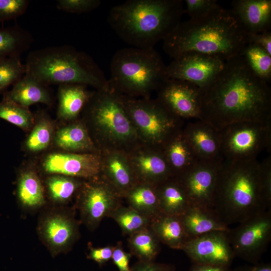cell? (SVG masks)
<instances>
[{
  "label": "cell",
  "mask_w": 271,
  "mask_h": 271,
  "mask_svg": "<svg viewBox=\"0 0 271 271\" xmlns=\"http://www.w3.org/2000/svg\"><path fill=\"white\" fill-rule=\"evenodd\" d=\"M200 119L219 131L231 124L271 120V89L239 55L200 88Z\"/></svg>",
  "instance_id": "6da1fadb"
},
{
  "label": "cell",
  "mask_w": 271,
  "mask_h": 271,
  "mask_svg": "<svg viewBox=\"0 0 271 271\" xmlns=\"http://www.w3.org/2000/svg\"><path fill=\"white\" fill-rule=\"evenodd\" d=\"M249 43L248 33L231 9L220 6L204 17L181 22L163 41L173 59L195 52L226 61L241 54Z\"/></svg>",
  "instance_id": "7a4b0ae2"
},
{
  "label": "cell",
  "mask_w": 271,
  "mask_h": 271,
  "mask_svg": "<svg viewBox=\"0 0 271 271\" xmlns=\"http://www.w3.org/2000/svg\"><path fill=\"white\" fill-rule=\"evenodd\" d=\"M183 14L181 0H128L110 9L107 22L132 47L154 48L181 22Z\"/></svg>",
  "instance_id": "3957f363"
},
{
  "label": "cell",
  "mask_w": 271,
  "mask_h": 271,
  "mask_svg": "<svg viewBox=\"0 0 271 271\" xmlns=\"http://www.w3.org/2000/svg\"><path fill=\"white\" fill-rule=\"evenodd\" d=\"M213 210L227 226L239 224L269 210L263 196L261 162L257 159L222 161L218 173Z\"/></svg>",
  "instance_id": "277c9868"
},
{
  "label": "cell",
  "mask_w": 271,
  "mask_h": 271,
  "mask_svg": "<svg viewBox=\"0 0 271 271\" xmlns=\"http://www.w3.org/2000/svg\"><path fill=\"white\" fill-rule=\"evenodd\" d=\"M26 74L45 85L79 84L97 90L109 86L108 80L87 53L69 45L49 46L28 54Z\"/></svg>",
  "instance_id": "5b68a950"
},
{
  "label": "cell",
  "mask_w": 271,
  "mask_h": 271,
  "mask_svg": "<svg viewBox=\"0 0 271 271\" xmlns=\"http://www.w3.org/2000/svg\"><path fill=\"white\" fill-rule=\"evenodd\" d=\"M166 67L154 48H122L112 57L109 85L118 93L146 95L169 79Z\"/></svg>",
  "instance_id": "8992f818"
},
{
  "label": "cell",
  "mask_w": 271,
  "mask_h": 271,
  "mask_svg": "<svg viewBox=\"0 0 271 271\" xmlns=\"http://www.w3.org/2000/svg\"><path fill=\"white\" fill-rule=\"evenodd\" d=\"M118 94L131 122L141 135L157 148L161 149L170 137L182 128L183 120L172 113L158 99L136 100Z\"/></svg>",
  "instance_id": "52a82bcc"
},
{
  "label": "cell",
  "mask_w": 271,
  "mask_h": 271,
  "mask_svg": "<svg viewBox=\"0 0 271 271\" xmlns=\"http://www.w3.org/2000/svg\"><path fill=\"white\" fill-rule=\"evenodd\" d=\"M223 161L236 162L257 159L270 150L271 120L236 122L219 130Z\"/></svg>",
  "instance_id": "ba28073f"
},
{
  "label": "cell",
  "mask_w": 271,
  "mask_h": 271,
  "mask_svg": "<svg viewBox=\"0 0 271 271\" xmlns=\"http://www.w3.org/2000/svg\"><path fill=\"white\" fill-rule=\"evenodd\" d=\"M84 108L86 115L107 139L123 143L134 137V128L119 94L109 85L93 92Z\"/></svg>",
  "instance_id": "9c48e42d"
},
{
  "label": "cell",
  "mask_w": 271,
  "mask_h": 271,
  "mask_svg": "<svg viewBox=\"0 0 271 271\" xmlns=\"http://www.w3.org/2000/svg\"><path fill=\"white\" fill-rule=\"evenodd\" d=\"M227 231L235 257L259 262L271 240V209L259 213Z\"/></svg>",
  "instance_id": "30bf717a"
},
{
  "label": "cell",
  "mask_w": 271,
  "mask_h": 271,
  "mask_svg": "<svg viewBox=\"0 0 271 271\" xmlns=\"http://www.w3.org/2000/svg\"><path fill=\"white\" fill-rule=\"evenodd\" d=\"M81 186L78 200L82 222L91 230H94L101 221L121 205L122 197L106 180L97 178Z\"/></svg>",
  "instance_id": "8fae6325"
},
{
  "label": "cell",
  "mask_w": 271,
  "mask_h": 271,
  "mask_svg": "<svg viewBox=\"0 0 271 271\" xmlns=\"http://www.w3.org/2000/svg\"><path fill=\"white\" fill-rule=\"evenodd\" d=\"M225 61L214 55L188 53L173 59L167 65V74L169 78L187 81L202 88L222 71Z\"/></svg>",
  "instance_id": "7c38bea8"
},
{
  "label": "cell",
  "mask_w": 271,
  "mask_h": 271,
  "mask_svg": "<svg viewBox=\"0 0 271 271\" xmlns=\"http://www.w3.org/2000/svg\"><path fill=\"white\" fill-rule=\"evenodd\" d=\"M221 162L199 161L189 170L175 178L185 191L191 206L213 209Z\"/></svg>",
  "instance_id": "4fadbf2b"
},
{
  "label": "cell",
  "mask_w": 271,
  "mask_h": 271,
  "mask_svg": "<svg viewBox=\"0 0 271 271\" xmlns=\"http://www.w3.org/2000/svg\"><path fill=\"white\" fill-rule=\"evenodd\" d=\"M79 225L66 212L51 211L38 224L39 234L53 256L69 251L79 237Z\"/></svg>",
  "instance_id": "5bb4252c"
},
{
  "label": "cell",
  "mask_w": 271,
  "mask_h": 271,
  "mask_svg": "<svg viewBox=\"0 0 271 271\" xmlns=\"http://www.w3.org/2000/svg\"><path fill=\"white\" fill-rule=\"evenodd\" d=\"M181 250L192 263L230 267L235 257L227 231H213L189 239Z\"/></svg>",
  "instance_id": "9a60e30c"
},
{
  "label": "cell",
  "mask_w": 271,
  "mask_h": 271,
  "mask_svg": "<svg viewBox=\"0 0 271 271\" xmlns=\"http://www.w3.org/2000/svg\"><path fill=\"white\" fill-rule=\"evenodd\" d=\"M157 99L169 111L184 119H200V88L187 81L169 78L158 90Z\"/></svg>",
  "instance_id": "2e32d148"
},
{
  "label": "cell",
  "mask_w": 271,
  "mask_h": 271,
  "mask_svg": "<svg viewBox=\"0 0 271 271\" xmlns=\"http://www.w3.org/2000/svg\"><path fill=\"white\" fill-rule=\"evenodd\" d=\"M42 167L50 175L93 179L98 177L102 167L99 157L94 154L53 152L44 158Z\"/></svg>",
  "instance_id": "e0dca14e"
},
{
  "label": "cell",
  "mask_w": 271,
  "mask_h": 271,
  "mask_svg": "<svg viewBox=\"0 0 271 271\" xmlns=\"http://www.w3.org/2000/svg\"><path fill=\"white\" fill-rule=\"evenodd\" d=\"M182 130L200 161H223L219 131L210 124L200 119H193Z\"/></svg>",
  "instance_id": "ac0fdd59"
},
{
  "label": "cell",
  "mask_w": 271,
  "mask_h": 271,
  "mask_svg": "<svg viewBox=\"0 0 271 271\" xmlns=\"http://www.w3.org/2000/svg\"><path fill=\"white\" fill-rule=\"evenodd\" d=\"M231 10L247 33L270 31V0H234Z\"/></svg>",
  "instance_id": "d6986e66"
},
{
  "label": "cell",
  "mask_w": 271,
  "mask_h": 271,
  "mask_svg": "<svg viewBox=\"0 0 271 271\" xmlns=\"http://www.w3.org/2000/svg\"><path fill=\"white\" fill-rule=\"evenodd\" d=\"M182 128L170 137L161 148L175 178L181 176L200 161Z\"/></svg>",
  "instance_id": "ffe728a7"
},
{
  "label": "cell",
  "mask_w": 271,
  "mask_h": 271,
  "mask_svg": "<svg viewBox=\"0 0 271 271\" xmlns=\"http://www.w3.org/2000/svg\"><path fill=\"white\" fill-rule=\"evenodd\" d=\"M3 95V98L28 108L38 103L48 106L53 103L49 86L26 74L13 85L10 91Z\"/></svg>",
  "instance_id": "44dd1931"
},
{
  "label": "cell",
  "mask_w": 271,
  "mask_h": 271,
  "mask_svg": "<svg viewBox=\"0 0 271 271\" xmlns=\"http://www.w3.org/2000/svg\"><path fill=\"white\" fill-rule=\"evenodd\" d=\"M134 174L140 182L155 185L171 177L172 174L161 149L138 155L134 159Z\"/></svg>",
  "instance_id": "7402d4cb"
},
{
  "label": "cell",
  "mask_w": 271,
  "mask_h": 271,
  "mask_svg": "<svg viewBox=\"0 0 271 271\" xmlns=\"http://www.w3.org/2000/svg\"><path fill=\"white\" fill-rule=\"evenodd\" d=\"M180 218L189 239L213 231H227L229 229L213 209L191 206Z\"/></svg>",
  "instance_id": "603a6c76"
},
{
  "label": "cell",
  "mask_w": 271,
  "mask_h": 271,
  "mask_svg": "<svg viewBox=\"0 0 271 271\" xmlns=\"http://www.w3.org/2000/svg\"><path fill=\"white\" fill-rule=\"evenodd\" d=\"M86 86L79 84L59 85L57 116L60 119L70 121L77 117L93 93Z\"/></svg>",
  "instance_id": "cb8c5ba5"
},
{
  "label": "cell",
  "mask_w": 271,
  "mask_h": 271,
  "mask_svg": "<svg viewBox=\"0 0 271 271\" xmlns=\"http://www.w3.org/2000/svg\"><path fill=\"white\" fill-rule=\"evenodd\" d=\"M149 227L161 243L173 249L181 250L189 239L180 216L160 213L152 219Z\"/></svg>",
  "instance_id": "d4e9b609"
},
{
  "label": "cell",
  "mask_w": 271,
  "mask_h": 271,
  "mask_svg": "<svg viewBox=\"0 0 271 271\" xmlns=\"http://www.w3.org/2000/svg\"><path fill=\"white\" fill-rule=\"evenodd\" d=\"M161 213L180 216L191 206L183 187L174 177L156 185Z\"/></svg>",
  "instance_id": "484cf974"
},
{
  "label": "cell",
  "mask_w": 271,
  "mask_h": 271,
  "mask_svg": "<svg viewBox=\"0 0 271 271\" xmlns=\"http://www.w3.org/2000/svg\"><path fill=\"white\" fill-rule=\"evenodd\" d=\"M106 179L122 196L139 182L126 160L118 154L109 156L104 165Z\"/></svg>",
  "instance_id": "4316f807"
},
{
  "label": "cell",
  "mask_w": 271,
  "mask_h": 271,
  "mask_svg": "<svg viewBox=\"0 0 271 271\" xmlns=\"http://www.w3.org/2000/svg\"><path fill=\"white\" fill-rule=\"evenodd\" d=\"M124 197L128 206L152 219L161 213L155 185L139 182Z\"/></svg>",
  "instance_id": "83f0119b"
},
{
  "label": "cell",
  "mask_w": 271,
  "mask_h": 271,
  "mask_svg": "<svg viewBox=\"0 0 271 271\" xmlns=\"http://www.w3.org/2000/svg\"><path fill=\"white\" fill-rule=\"evenodd\" d=\"M53 142L58 148L69 153L94 149L86 128L80 123L70 124L58 129L55 131Z\"/></svg>",
  "instance_id": "f1b7e54d"
},
{
  "label": "cell",
  "mask_w": 271,
  "mask_h": 271,
  "mask_svg": "<svg viewBox=\"0 0 271 271\" xmlns=\"http://www.w3.org/2000/svg\"><path fill=\"white\" fill-rule=\"evenodd\" d=\"M17 196L22 205L36 208L45 203L44 188L37 173L30 169L21 172L17 182Z\"/></svg>",
  "instance_id": "f546056e"
},
{
  "label": "cell",
  "mask_w": 271,
  "mask_h": 271,
  "mask_svg": "<svg viewBox=\"0 0 271 271\" xmlns=\"http://www.w3.org/2000/svg\"><path fill=\"white\" fill-rule=\"evenodd\" d=\"M33 41L31 34L18 25L1 28L0 58L20 57L29 49Z\"/></svg>",
  "instance_id": "4dcf8cb0"
},
{
  "label": "cell",
  "mask_w": 271,
  "mask_h": 271,
  "mask_svg": "<svg viewBox=\"0 0 271 271\" xmlns=\"http://www.w3.org/2000/svg\"><path fill=\"white\" fill-rule=\"evenodd\" d=\"M130 253L139 260L155 261L161 251V242L150 227L128 236Z\"/></svg>",
  "instance_id": "1f68e13d"
},
{
  "label": "cell",
  "mask_w": 271,
  "mask_h": 271,
  "mask_svg": "<svg viewBox=\"0 0 271 271\" xmlns=\"http://www.w3.org/2000/svg\"><path fill=\"white\" fill-rule=\"evenodd\" d=\"M54 133L53 121L45 112L40 111L35 117V123L25 141V147L31 153L42 152L52 143Z\"/></svg>",
  "instance_id": "d6a6232c"
},
{
  "label": "cell",
  "mask_w": 271,
  "mask_h": 271,
  "mask_svg": "<svg viewBox=\"0 0 271 271\" xmlns=\"http://www.w3.org/2000/svg\"><path fill=\"white\" fill-rule=\"evenodd\" d=\"M77 179L59 174L48 177L46 185L51 200L58 203L69 201L82 185Z\"/></svg>",
  "instance_id": "836d02e7"
},
{
  "label": "cell",
  "mask_w": 271,
  "mask_h": 271,
  "mask_svg": "<svg viewBox=\"0 0 271 271\" xmlns=\"http://www.w3.org/2000/svg\"><path fill=\"white\" fill-rule=\"evenodd\" d=\"M120 227L123 235L129 236L150 226L152 219L134 209L122 205L109 215Z\"/></svg>",
  "instance_id": "e575fe53"
},
{
  "label": "cell",
  "mask_w": 271,
  "mask_h": 271,
  "mask_svg": "<svg viewBox=\"0 0 271 271\" xmlns=\"http://www.w3.org/2000/svg\"><path fill=\"white\" fill-rule=\"evenodd\" d=\"M240 55L255 75L268 84L270 82L271 55L252 43H248Z\"/></svg>",
  "instance_id": "d590c367"
},
{
  "label": "cell",
  "mask_w": 271,
  "mask_h": 271,
  "mask_svg": "<svg viewBox=\"0 0 271 271\" xmlns=\"http://www.w3.org/2000/svg\"><path fill=\"white\" fill-rule=\"evenodd\" d=\"M0 118L25 131L30 130L35 121V115L28 107L5 98L0 102Z\"/></svg>",
  "instance_id": "8d00e7d4"
},
{
  "label": "cell",
  "mask_w": 271,
  "mask_h": 271,
  "mask_svg": "<svg viewBox=\"0 0 271 271\" xmlns=\"http://www.w3.org/2000/svg\"><path fill=\"white\" fill-rule=\"evenodd\" d=\"M26 72L25 64L20 57L0 58V93H6L8 87L22 78Z\"/></svg>",
  "instance_id": "74e56055"
},
{
  "label": "cell",
  "mask_w": 271,
  "mask_h": 271,
  "mask_svg": "<svg viewBox=\"0 0 271 271\" xmlns=\"http://www.w3.org/2000/svg\"><path fill=\"white\" fill-rule=\"evenodd\" d=\"M184 3L186 4L184 13L191 19L206 16L221 6L216 0H185Z\"/></svg>",
  "instance_id": "f35d334b"
},
{
  "label": "cell",
  "mask_w": 271,
  "mask_h": 271,
  "mask_svg": "<svg viewBox=\"0 0 271 271\" xmlns=\"http://www.w3.org/2000/svg\"><path fill=\"white\" fill-rule=\"evenodd\" d=\"M29 3L28 0H0V22L14 20L22 16Z\"/></svg>",
  "instance_id": "ab89813d"
},
{
  "label": "cell",
  "mask_w": 271,
  "mask_h": 271,
  "mask_svg": "<svg viewBox=\"0 0 271 271\" xmlns=\"http://www.w3.org/2000/svg\"><path fill=\"white\" fill-rule=\"evenodd\" d=\"M100 4L99 0H58L56 7L66 12L81 14L92 11Z\"/></svg>",
  "instance_id": "60d3db41"
},
{
  "label": "cell",
  "mask_w": 271,
  "mask_h": 271,
  "mask_svg": "<svg viewBox=\"0 0 271 271\" xmlns=\"http://www.w3.org/2000/svg\"><path fill=\"white\" fill-rule=\"evenodd\" d=\"M262 167V189L264 202L268 209L271 208V157L261 162Z\"/></svg>",
  "instance_id": "b9f144b4"
},
{
  "label": "cell",
  "mask_w": 271,
  "mask_h": 271,
  "mask_svg": "<svg viewBox=\"0 0 271 271\" xmlns=\"http://www.w3.org/2000/svg\"><path fill=\"white\" fill-rule=\"evenodd\" d=\"M132 255L125 251L121 242H118L114 247L111 259L119 271H131L129 261Z\"/></svg>",
  "instance_id": "7bdbcfd3"
},
{
  "label": "cell",
  "mask_w": 271,
  "mask_h": 271,
  "mask_svg": "<svg viewBox=\"0 0 271 271\" xmlns=\"http://www.w3.org/2000/svg\"><path fill=\"white\" fill-rule=\"evenodd\" d=\"M114 246L107 245L101 247H92L87 255L99 265H103L112 258Z\"/></svg>",
  "instance_id": "ee69618b"
},
{
  "label": "cell",
  "mask_w": 271,
  "mask_h": 271,
  "mask_svg": "<svg viewBox=\"0 0 271 271\" xmlns=\"http://www.w3.org/2000/svg\"><path fill=\"white\" fill-rule=\"evenodd\" d=\"M131 271H176L174 265L155 261L138 260L131 267Z\"/></svg>",
  "instance_id": "f6af8a7d"
},
{
  "label": "cell",
  "mask_w": 271,
  "mask_h": 271,
  "mask_svg": "<svg viewBox=\"0 0 271 271\" xmlns=\"http://www.w3.org/2000/svg\"><path fill=\"white\" fill-rule=\"evenodd\" d=\"M249 43L254 44L271 55V32L267 31L257 34H249Z\"/></svg>",
  "instance_id": "bcb514c9"
},
{
  "label": "cell",
  "mask_w": 271,
  "mask_h": 271,
  "mask_svg": "<svg viewBox=\"0 0 271 271\" xmlns=\"http://www.w3.org/2000/svg\"><path fill=\"white\" fill-rule=\"evenodd\" d=\"M230 267L224 265L192 263L188 271H231Z\"/></svg>",
  "instance_id": "7dc6e473"
},
{
  "label": "cell",
  "mask_w": 271,
  "mask_h": 271,
  "mask_svg": "<svg viewBox=\"0 0 271 271\" xmlns=\"http://www.w3.org/2000/svg\"><path fill=\"white\" fill-rule=\"evenodd\" d=\"M231 271H271L270 263L258 262L239 266Z\"/></svg>",
  "instance_id": "c3c4849f"
}]
</instances>
